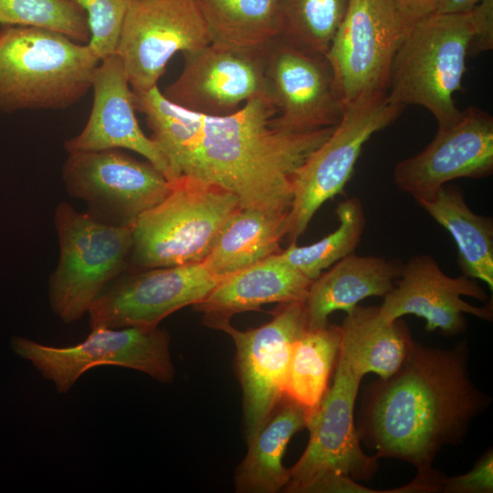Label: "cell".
Wrapping results in <instances>:
<instances>
[{
	"mask_svg": "<svg viewBox=\"0 0 493 493\" xmlns=\"http://www.w3.org/2000/svg\"><path fill=\"white\" fill-rule=\"evenodd\" d=\"M133 95L174 180L185 175L213 184L233 193L244 208L288 215L295 170L335 127L283 130L276 125L277 110L265 94L226 116L182 109L158 87Z\"/></svg>",
	"mask_w": 493,
	"mask_h": 493,
	"instance_id": "6da1fadb",
	"label": "cell"
},
{
	"mask_svg": "<svg viewBox=\"0 0 493 493\" xmlns=\"http://www.w3.org/2000/svg\"><path fill=\"white\" fill-rule=\"evenodd\" d=\"M467 340L450 349L417 341L400 368L363 391L356 429L379 458L413 465L416 478L431 480L432 464L445 446H458L491 397L473 383Z\"/></svg>",
	"mask_w": 493,
	"mask_h": 493,
	"instance_id": "7a4b0ae2",
	"label": "cell"
},
{
	"mask_svg": "<svg viewBox=\"0 0 493 493\" xmlns=\"http://www.w3.org/2000/svg\"><path fill=\"white\" fill-rule=\"evenodd\" d=\"M492 3L481 0L462 13H435L408 26L393 61L388 102L425 108L438 129L457 122L462 110L454 94L462 89L470 42Z\"/></svg>",
	"mask_w": 493,
	"mask_h": 493,
	"instance_id": "3957f363",
	"label": "cell"
},
{
	"mask_svg": "<svg viewBox=\"0 0 493 493\" xmlns=\"http://www.w3.org/2000/svg\"><path fill=\"white\" fill-rule=\"evenodd\" d=\"M100 61L88 44L62 34L7 26L0 32V108L69 107L91 88Z\"/></svg>",
	"mask_w": 493,
	"mask_h": 493,
	"instance_id": "277c9868",
	"label": "cell"
},
{
	"mask_svg": "<svg viewBox=\"0 0 493 493\" xmlns=\"http://www.w3.org/2000/svg\"><path fill=\"white\" fill-rule=\"evenodd\" d=\"M241 207L233 193L181 175L160 203L136 219L129 266L149 269L203 262Z\"/></svg>",
	"mask_w": 493,
	"mask_h": 493,
	"instance_id": "5b68a950",
	"label": "cell"
},
{
	"mask_svg": "<svg viewBox=\"0 0 493 493\" xmlns=\"http://www.w3.org/2000/svg\"><path fill=\"white\" fill-rule=\"evenodd\" d=\"M362 377L340 354L332 384L319 405L308 413V446L289 469L288 493L371 492L356 481H369L379 457L361 447L354 406Z\"/></svg>",
	"mask_w": 493,
	"mask_h": 493,
	"instance_id": "8992f818",
	"label": "cell"
},
{
	"mask_svg": "<svg viewBox=\"0 0 493 493\" xmlns=\"http://www.w3.org/2000/svg\"><path fill=\"white\" fill-rule=\"evenodd\" d=\"M133 225H110L66 202L58 205L59 259L49 278L48 300L62 322L80 320L106 286L127 269Z\"/></svg>",
	"mask_w": 493,
	"mask_h": 493,
	"instance_id": "52a82bcc",
	"label": "cell"
},
{
	"mask_svg": "<svg viewBox=\"0 0 493 493\" xmlns=\"http://www.w3.org/2000/svg\"><path fill=\"white\" fill-rule=\"evenodd\" d=\"M11 347L61 394L68 393L89 370L100 366L135 370L163 383H171L175 377L170 335L159 326L91 329L83 341L66 347L15 336Z\"/></svg>",
	"mask_w": 493,
	"mask_h": 493,
	"instance_id": "ba28073f",
	"label": "cell"
},
{
	"mask_svg": "<svg viewBox=\"0 0 493 493\" xmlns=\"http://www.w3.org/2000/svg\"><path fill=\"white\" fill-rule=\"evenodd\" d=\"M386 97L346 105L330 136L295 170L287 224L290 242H297L325 202L343 193L365 142L401 113L403 107L388 102Z\"/></svg>",
	"mask_w": 493,
	"mask_h": 493,
	"instance_id": "9c48e42d",
	"label": "cell"
},
{
	"mask_svg": "<svg viewBox=\"0 0 493 493\" xmlns=\"http://www.w3.org/2000/svg\"><path fill=\"white\" fill-rule=\"evenodd\" d=\"M406 30L393 0H349L325 56L344 107L387 95L393 61Z\"/></svg>",
	"mask_w": 493,
	"mask_h": 493,
	"instance_id": "30bf717a",
	"label": "cell"
},
{
	"mask_svg": "<svg viewBox=\"0 0 493 493\" xmlns=\"http://www.w3.org/2000/svg\"><path fill=\"white\" fill-rule=\"evenodd\" d=\"M62 178L68 193L86 203L89 215L114 226L133 225L172 187L150 162L121 149L68 152Z\"/></svg>",
	"mask_w": 493,
	"mask_h": 493,
	"instance_id": "8fae6325",
	"label": "cell"
},
{
	"mask_svg": "<svg viewBox=\"0 0 493 493\" xmlns=\"http://www.w3.org/2000/svg\"><path fill=\"white\" fill-rule=\"evenodd\" d=\"M266 324L239 330L231 323L221 330L236 345V368L242 389L243 423L248 443L284 397L292 345L308 329L305 300L280 303Z\"/></svg>",
	"mask_w": 493,
	"mask_h": 493,
	"instance_id": "7c38bea8",
	"label": "cell"
},
{
	"mask_svg": "<svg viewBox=\"0 0 493 493\" xmlns=\"http://www.w3.org/2000/svg\"><path fill=\"white\" fill-rule=\"evenodd\" d=\"M210 43L205 22L194 0H132L116 54L132 90L147 92L158 87L173 55Z\"/></svg>",
	"mask_w": 493,
	"mask_h": 493,
	"instance_id": "4fadbf2b",
	"label": "cell"
},
{
	"mask_svg": "<svg viewBox=\"0 0 493 493\" xmlns=\"http://www.w3.org/2000/svg\"><path fill=\"white\" fill-rule=\"evenodd\" d=\"M223 278L204 262L120 275L88 309L89 327H157L167 316L203 300Z\"/></svg>",
	"mask_w": 493,
	"mask_h": 493,
	"instance_id": "5bb4252c",
	"label": "cell"
},
{
	"mask_svg": "<svg viewBox=\"0 0 493 493\" xmlns=\"http://www.w3.org/2000/svg\"><path fill=\"white\" fill-rule=\"evenodd\" d=\"M262 53L265 94L277 110L278 127L309 131L338 124L344 104L326 57L302 50L281 37Z\"/></svg>",
	"mask_w": 493,
	"mask_h": 493,
	"instance_id": "9a60e30c",
	"label": "cell"
},
{
	"mask_svg": "<svg viewBox=\"0 0 493 493\" xmlns=\"http://www.w3.org/2000/svg\"><path fill=\"white\" fill-rule=\"evenodd\" d=\"M492 173L493 117L471 106L454 125L438 129L421 152L399 162L393 183L417 202L433 197L453 180L480 179Z\"/></svg>",
	"mask_w": 493,
	"mask_h": 493,
	"instance_id": "2e32d148",
	"label": "cell"
},
{
	"mask_svg": "<svg viewBox=\"0 0 493 493\" xmlns=\"http://www.w3.org/2000/svg\"><path fill=\"white\" fill-rule=\"evenodd\" d=\"M183 55L182 73L162 91L166 100L182 109L226 116L265 94L262 49H236L210 43Z\"/></svg>",
	"mask_w": 493,
	"mask_h": 493,
	"instance_id": "e0dca14e",
	"label": "cell"
},
{
	"mask_svg": "<svg viewBox=\"0 0 493 493\" xmlns=\"http://www.w3.org/2000/svg\"><path fill=\"white\" fill-rule=\"evenodd\" d=\"M488 302V296L473 278L446 275L429 255L413 257L404 264L393 288L378 307L379 316L387 321L404 315L425 320V330H439L445 337L457 336L467 330L465 313L492 321V303L477 307L462 297Z\"/></svg>",
	"mask_w": 493,
	"mask_h": 493,
	"instance_id": "ac0fdd59",
	"label": "cell"
},
{
	"mask_svg": "<svg viewBox=\"0 0 493 493\" xmlns=\"http://www.w3.org/2000/svg\"><path fill=\"white\" fill-rule=\"evenodd\" d=\"M91 88L94 97L89 117L83 130L65 142L67 152L131 150L154 165L168 181H174L165 154L139 125L133 90L116 53L100 61Z\"/></svg>",
	"mask_w": 493,
	"mask_h": 493,
	"instance_id": "d6986e66",
	"label": "cell"
},
{
	"mask_svg": "<svg viewBox=\"0 0 493 493\" xmlns=\"http://www.w3.org/2000/svg\"><path fill=\"white\" fill-rule=\"evenodd\" d=\"M311 282L275 254L225 278L193 308L207 327L221 330L236 314L268 303L305 300Z\"/></svg>",
	"mask_w": 493,
	"mask_h": 493,
	"instance_id": "ffe728a7",
	"label": "cell"
},
{
	"mask_svg": "<svg viewBox=\"0 0 493 493\" xmlns=\"http://www.w3.org/2000/svg\"><path fill=\"white\" fill-rule=\"evenodd\" d=\"M404 264L379 257L351 254L310 284L305 307L308 329L324 327L335 310L351 312L369 297H384L400 277Z\"/></svg>",
	"mask_w": 493,
	"mask_h": 493,
	"instance_id": "44dd1931",
	"label": "cell"
},
{
	"mask_svg": "<svg viewBox=\"0 0 493 493\" xmlns=\"http://www.w3.org/2000/svg\"><path fill=\"white\" fill-rule=\"evenodd\" d=\"M340 329V354L362 378L372 372L383 379L393 374L414 342L407 323L401 318L383 320L378 307L357 305Z\"/></svg>",
	"mask_w": 493,
	"mask_h": 493,
	"instance_id": "7402d4cb",
	"label": "cell"
},
{
	"mask_svg": "<svg viewBox=\"0 0 493 493\" xmlns=\"http://www.w3.org/2000/svg\"><path fill=\"white\" fill-rule=\"evenodd\" d=\"M308 411L284 396L273 414L247 443V453L237 467L238 493H277L284 489L289 469L282 464L288 443L306 428Z\"/></svg>",
	"mask_w": 493,
	"mask_h": 493,
	"instance_id": "603a6c76",
	"label": "cell"
},
{
	"mask_svg": "<svg viewBox=\"0 0 493 493\" xmlns=\"http://www.w3.org/2000/svg\"><path fill=\"white\" fill-rule=\"evenodd\" d=\"M452 236L457 261L466 277L493 289V220L475 214L460 188L445 184L428 199L416 202Z\"/></svg>",
	"mask_w": 493,
	"mask_h": 493,
	"instance_id": "cb8c5ba5",
	"label": "cell"
},
{
	"mask_svg": "<svg viewBox=\"0 0 493 493\" xmlns=\"http://www.w3.org/2000/svg\"><path fill=\"white\" fill-rule=\"evenodd\" d=\"M288 215L238 209L226 222L203 261L213 274L226 278L280 252Z\"/></svg>",
	"mask_w": 493,
	"mask_h": 493,
	"instance_id": "d4e9b609",
	"label": "cell"
},
{
	"mask_svg": "<svg viewBox=\"0 0 493 493\" xmlns=\"http://www.w3.org/2000/svg\"><path fill=\"white\" fill-rule=\"evenodd\" d=\"M211 43L261 50L282 33V0H194Z\"/></svg>",
	"mask_w": 493,
	"mask_h": 493,
	"instance_id": "484cf974",
	"label": "cell"
},
{
	"mask_svg": "<svg viewBox=\"0 0 493 493\" xmlns=\"http://www.w3.org/2000/svg\"><path fill=\"white\" fill-rule=\"evenodd\" d=\"M340 347V326L327 324L307 329L292 345L284 396L302 405L308 413L316 409L329 388Z\"/></svg>",
	"mask_w": 493,
	"mask_h": 493,
	"instance_id": "4316f807",
	"label": "cell"
},
{
	"mask_svg": "<svg viewBox=\"0 0 493 493\" xmlns=\"http://www.w3.org/2000/svg\"><path fill=\"white\" fill-rule=\"evenodd\" d=\"M335 214L339 226L332 233L311 245L290 242L288 248L277 254L278 257L313 281L324 269L355 253L365 227L361 201L355 197L341 201Z\"/></svg>",
	"mask_w": 493,
	"mask_h": 493,
	"instance_id": "83f0119b",
	"label": "cell"
},
{
	"mask_svg": "<svg viewBox=\"0 0 493 493\" xmlns=\"http://www.w3.org/2000/svg\"><path fill=\"white\" fill-rule=\"evenodd\" d=\"M349 0H282L281 37L309 53L326 56Z\"/></svg>",
	"mask_w": 493,
	"mask_h": 493,
	"instance_id": "f1b7e54d",
	"label": "cell"
},
{
	"mask_svg": "<svg viewBox=\"0 0 493 493\" xmlns=\"http://www.w3.org/2000/svg\"><path fill=\"white\" fill-rule=\"evenodd\" d=\"M0 23L62 34L88 44L87 16L73 0H0Z\"/></svg>",
	"mask_w": 493,
	"mask_h": 493,
	"instance_id": "f546056e",
	"label": "cell"
},
{
	"mask_svg": "<svg viewBox=\"0 0 493 493\" xmlns=\"http://www.w3.org/2000/svg\"><path fill=\"white\" fill-rule=\"evenodd\" d=\"M87 16L89 47L100 60L116 53L121 27L132 0H73Z\"/></svg>",
	"mask_w": 493,
	"mask_h": 493,
	"instance_id": "4dcf8cb0",
	"label": "cell"
},
{
	"mask_svg": "<svg viewBox=\"0 0 493 493\" xmlns=\"http://www.w3.org/2000/svg\"><path fill=\"white\" fill-rule=\"evenodd\" d=\"M439 492L446 493H492L493 492V452L488 449L468 472L446 477L440 481Z\"/></svg>",
	"mask_w": 493,
	"mask_h": 493,
	"instance_id": "1f68e13d",
	"label": "cell"
},
{
	"mask_svg": "<svg viewBox=\"0 0 493 493\" xmlns=\"http://www.w3.org/2000/svg\"><path fill=\"white\" fill-rule=\"evenodd\" d=\"M407 27L435 14L442 0H393Z\"/></svg>",
	"mask_w": 493,
	"mask_h": 493,
	"instance_id": "d6a6232c",
	"label": "cell"
},
{
	"mask_svg": "<svg viewBox=\"0 0 493 493\" xmlns=\"http://www.w3.org/2000/svg\"><path fill=\"white\" fill-rule=\"evenodd\" d=\"M481 0H442L436 13H462L472 9Z\"/></svg>",
	"mask_w": 493,
	"mask_h": 493,
	"instance_id": "836d02e7",
	"label": "cell"
}]
</instances>
